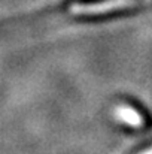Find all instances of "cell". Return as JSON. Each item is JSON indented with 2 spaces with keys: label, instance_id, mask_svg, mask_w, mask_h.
I'll return each instance as SVG.
<instances>
[{
  "label": "cell",
  "instance_id": "1",
  "mask_svg": "<svg viewBox=\"0 0 152 154\" xmlns=\"http://www.w3.org/2000/svg\"><path fill=\"white\" fill-rule=\"evenodd\" d=\"M116 115L121 121H124L130 126H140V123H142V115L136 109H133L131 106H127V105L119 106L116 109Z\"/></svg>",
  "mask_w": 152,
  "mask_h": 154
},
{
  "label": "cell",
  "instance_id": "2",
  "mask_svg": "<svg viewBox=\"0 0 152 154\" xmlns=\"http://www.w3.org/2000/svg\"><path fill=\"white\" fill-rule=\"evenodd\" d=\"M137 154H152V147H148V148H145V150L139 151Z\"/></svg>",
  "mask_w": 152,
  "mask_h": 154
}]
</instances>
